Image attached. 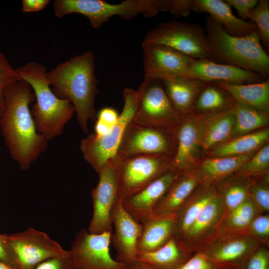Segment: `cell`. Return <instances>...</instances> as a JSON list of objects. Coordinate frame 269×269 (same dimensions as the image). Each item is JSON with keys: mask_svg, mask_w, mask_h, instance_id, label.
Listing matches in <instances>:
<instances>
[{"mask_svg": "<svg viewBox=\"0 0 269 269\" xmlns=\"http://www.w3.org/2000/svg\"><path fill=\"white\" fill-rule=\"evenodd\" d=\"M4 95L1 133L11 158L26 170L46 150L48 140L37 132L32 117L29 105L35 96L29 84L16 81L6 87Z\"/></svg>", "mask_w": 269, "mask_h": 269, "instance_id": "6da1fadb", "label": "cell"}, {"mask_svg": "<svg viewBox=\"0 0 269 269\" xmlns=\"http://www.w3.org/2000/svg\"><path fill=\"white\" fill-rule=\"evenodd\" d=\"M95 58L91 50L76 55L47 71L46 76L54 94L73 104L81 130L88 132V122L96 119V97L98 81L95 73Z\"/></svg>", "mask_w": 269, "mask_h": 269, "instance_id": "7a4b0ae2", "label": "cell"}, {"mask_svg": "<svg viewBox=\"0 0 269 269\" xmlns=\"http://www.w3.org/2000/svg\"><path fill=\"white\" fill-rule=\"evenodd\" d=\"M16 70L34 92L36 102L31 114L37 132L48 141L62 134L65 125L75 113L72 103L54 94L43 65L29 62Z\"/></svg>", "mask_w": 269, "mask_h": 269, "instance_id": "3957f363", "label": "cell"}, {"mask_svg": "<svg viewBox=\"0 0 269 269\" xmlns=\"http://www.w3.org/2000/svg\"><path fill=\"white\" fill-rule=\"evenodd\" d=\"M209 60L258 73L269 74V56L264 50L258 30L243 36L228 34L209 15L205 22Z\"/></svg>", "mask_w": 269, "mask_h": 269, "instance_id": "277c9868", "label": "cell"}, {"mask_svg": "<svg viewBox=\"0 0 269 269\" xmlns=\"http://www.w3.org/2000/svg\"><path fill=\"white\" fill-rule=\"evenodd\" d=\"M53 8L58 18L73 13L82 14L94 28L115 15L130 19L140 13L151 17L159 12L158 0H126L117 4L101 0H55Z\"/></svg>", "mask_w": 269, "mask_h": 269, "instance_id": "5b68a950", "label": "cell"}, {"mask_svg": "<svg viewBox=\"0 0 269 269\" xmlns=\"http://www.w3.org/2000/svg\"><path fill=\"white\" fill-rule=\"evenodd\" d=\"M115 171L120 197L140 190L172 169V158L161 154H141L109 161Z\"/></svg>", "mask_w": 269, "mask_h": 269, "instance_id": "8992f818", "label": "cell"}, {"mask_svg": "<svg viewBox=\"0 0 269 269\" xmlns=\"http://www.w3.org/2000/svg\"><path fill=\"white\" fill-rule=\"evenodd\" d=\"M124 104L116 124L106 134L98 136L89 134L83 138L80 148L85 160L98 173L105 165L116 156L127 125L132 121L137 104L136 90L125 88L123 93Z\"/></svg>", "mask_w": 269, "mask_h": 269, "instance_id": "52a82bcc", "label": "cell"}, {"mask_svg": "<svg viewBox=\"0 0 269 269\" xmlns=\"http://www.w3.org/2000/svg\"><path fill=\"white\" fill-rule=\"evenodd\" d=\"M142 44L162 45L194 59H209L205 31L197 23L175 20L161 22L146 34Z\"/></svg>", "mask_w": 269, "mask_h": 269, "instance_id": "ba28073f", "label": "cell"}, {"mask_svg": "<svg viewBox=\"0 0 269 269\" xmlns=\"http://www.w3.org/2000/svg\"><path fill=\"white\" fill-rule=\"evenodd\" d=\"M260 245L257 240L244 231H216L196 252L212 260L224 269H243Z\"/></svg>", "mask_w": 269, "mask_h": 269, "instance_id": "9c48e42d", "label": "cell"}, {"mask_svg": "<svg viewBox=\"0 0 269 269\" xmlns=\"http://www.w3.org/2000/svg\"><path fill=\"white\" fill-rule=\"evenodd\" d=\"M136 90L137 104L132 122L166 129L176 124L180 115L172 106L161 81L144 78Z\"/></svg>", "mask_w": 269, "mask_h": 269, "instance_id": "30bf717a", "label": "cell"}, {"mask_svg": "<svg viewBox=\"0 0 269 269\" xmlns=\"http://www.w3.org/2000/svg\"><path fill=\"white\" fill-rule=\"evenodd\" d=\"M174 133H170L168 129L141 125L131 121L125 130L115 157L141 154L173 156V138L175 137H172V134Z\"/></svg>", "mask_w": 269, "mask_h": 269, "instance_id": "8fae6325", "label": "cell"}, {"mask_svg": "<svg viewBox=\"0 0 269 269\" xmlns=\"http://www.w3.org/2000/svg\"><path fill=\"white\" fill-rule=\"evenodd\" d=\"M112 232L99 234L82 229L72 244L71 251L74 269H128L114 260L110 253Z\"/></svg>", "mask_w": 269, "mask_h": 269, "instance_id": "7c38bea8", "label": "cell"}, {"mask_svg": "<svg viewBox=\"0 0 269 269\" xmlns=\"http://www.w3.org/2000/svg\"><path fill=\"white\" fill-rule=\"evenodd\" d=\"M19 269H33L42 262L63 254L64 250L46 233L32 228L7 235Z\"/></svg>", "mask_w": 269, "mask_h": 269, "instance_id": "4fadbf2b", "label": "cell"}, {"mask_svg": "<svg viewBox=\"0 0 269 269\" xmlns=\"http://www.w3.org/2000/svg\"><path fill=\"white\" fill-rule=\"evenodd\" d=\"M99 181L92 191L93 212L88 232L94 234L112 232V212L120 197L117 177L108 161L98 173Z\"/></svg>", "mask_w": 269, "mask_h": 269, "instance_id": "5bb4252c", "label": "cell"}, {"mask_svg": "<svg viewBox=\"0 0 269 269\" xmlns=\"http://www.w3.org/2000/svg\"><path fill=\"white\" fill-rule=\"evenodd\" d=\"M144 78L161 81L187 76L194 58L170 47L141 44Z\"/></svg>", "mask_w": 269, "mask_h": 269, "instance_id": "9a60e30c", "label": "cell"}, {"mask_svg": "<svg viewBox=\"0 0 269 269\" xmlns=\"http://www.w3.org/2000/svg\"><path fill=\"white\" fill-rule=\"evenodd\" d=\"M115 232L111 234V243L117 252L116 260L128 268L135 261L142 226L124 208L120 197L112 212Z\"/></svg>", "mask_w": 269, "mask_h": 269, "instance_id": "2e32d148", "label": "cell"}, {"mask_svg": "<svg viewBox=\"0 0 269 269\" xmlns=\"http://www.w3.org/2000/svg\"><path fill=\"white\" fill-rule=\"evenodd\" d=\"M171 169L146 186L122 199L124 208L136 221L141 223L152 214L155 205L178 175Z\"/></svg>", "mask_w": 269, "mask_h": 269, "instance_id": "e0dca14e", "label": "cell"}, {"mask_svg": "<svg viewBox=\"0 0 269 269\" xmlns=\"http://www.w3.org/2000/svg\"><path fill=\"white\" fill-rule=\"evenodd\" d=\"M188 77L206 83L221 81L233 84H246L264 81L266 77L252 71L214 62L208 59H193Z\"/></svg>", "mask_w": 269, "mask_h": 269, "instance_id": "ac0fdd59", "label": "cell"}, {"mask_svg": "<svg viewBox=\"0 0 269 269\" xmlns=\"http://www.w3.org/2000/svg\"><path fill=\"white\" fill-rule=\"evenodd\" d=\"M224 212L223 203L218 193L206 205L180 239L189 250L196 252L215 233Z\"/></svg>", "mask_w": 269, "mask_h": 269, "instance_id": "d6986e66", "label": "cell"}, {"mask_svg": "<svg viewBox=\"0 0 269 269\" xmlns=\"http://www.w3.org/2000/svg\"><path fill=\"white\" fill-rule=\"evenodd\" d=\"M200 185L194 170L178 172L174 181L155 205L152 214L158 216L176 214Z\"/></svg>", "mask_w": 269, "mask_h": 269, "instance_id": "ffe728a7", "label": "cell"}, {"mask_svg": "<svg viewBox=\"0 0 269 269\" xmlns=\"http://www.w3.org/2000/svg\"><path fill=\"white\" fill-rule=\"evenodd\" d=\"M231 7L224 0H193L192 10L208 13L228 34L233 36H243L257 30L253 22L246 21L234 15Z\"/></svg>", "mask_w": 269, "mask_h": 269, "instance_id": "44dd1931", "label": "cell"}, {"mask_svg": "<svg viewBox=\"0 0 269 269\" xmlns=\"http://www.w3.org/2000/svg\"><path fill=\"white\" fill-rule=\"evenodd\" d=\"M179 238L173 235L161 247L152 252H138L135 261L153 269H178L193 255Z\"/></svg>", "mask_w": 269, "mask_h": 269, "instance_id": "7402d4cb", "label": "cell"}, {"mask_svg": "<svg viewBox=\"0 0 269 269\" xmlns=\"http://www.w3.org/2000/svg\"><path fill=\"white\" fill-rule=\"evenodd\" d=\"M175 138L176 147L171 168L177 172L189 170L201 143L199 129L192 121L185 120L175 130Z\"/></svg>", "mask_w": 269, "mask_h": 269, "instance_id": "603a6c76", "label": "cell"}, {"mask_svg": "<svg viewBox=\"0 0 269 269\" xmlns=\"http://www.w3.org/2000/svg\"><path fill=\"white\" fill-rule=\"evenodd\" d=\"M175 110L180 115L188 113L206 83L187 76H178L161 81Z\"/></svg>", "mask_w": 269, "mask_h": 269, "instance_id": "cb8c5ba5", "label": "cell"}, {"mask_svg": "<svg viewBox=\"0 0 269 269\" xmlns=\"http://www.w3.org/2000/svg\"><path fill=\"white\" fill-rule=\"evenodd\" d=\"M218 193L217 184L199 185L176 214L173 235L181 239L206 205Z\"/></svg>", "mask_w": 269, "mask_h": 269, "instance_id": "d4e9b609", "label": "cell"}, {"mask_svg": "<svg viewBox=\"0 0 269 269\" xmlns=\"http://www.w3.org/2000/svg\"><path fill=\"white\" fill-rule=\"evenodd\" d=\"M176 214L158 216L152 214L141 224L138 252H152L163 246L174 235Z\"/></svg>", "mask_w": 269, "mask_h": 269, "instance_id": "484cf974", "label": "cell"}, {"mask_svg": "<svg viewBox=\"0 0 269 269\" xmlns=\"http://www.w3.org/2000/svg\"><path fill=\"white\" fill-rule=\"evenodd\" d=\"M250 154L208 158L194 171L200 184H217L238 172L242 165L251 157Z\"/></svg>", "mask_w": 269, "mask_h": 269, "instance_id": "4316f807", "label": "cell"}, {"mask_svg": "<svg viewBox=\"0 0 269 269\" xmlns=\"http://www.w3.org/2000/svg\"><path fill=\"white\" fill-rule=\"evenodd\" d=\"M214 82L227 91L235 101L251 107L263 113H268L269 79L246 84H233L221 81Z\"/></svg>", "mask_w": 269, "mask_h": 269, "instance_id": "83f0119b", "label": "cell"}, {"mask_svg": "<svg viewBox=\"0 0 269 269\" xmlns=\"http://www.w3.org/2000/svg\"><path fill=\"white\" fill-rule=\"evenodd\" d=\"M235 121L234 107L210 117L200 134L202 146L208 149L227 139L233 134Z\"/></svg>", "mask_w": 269, "mask_h": 269, "instance_id": "f1b7e54d", "label": "cell"}, {"mask_svg": "<svg viewBox=\"0 0 269 269\" xmlns=\"http://www.w3.org/2000/svg\"><path fill=\"white\" fill-rule=\"evenodd\" d=\"M230 176L217 184L225 212L239 205L249 196L250 188L256 179L240 173L234 177Z\"/></svg>", "mask_w": 269, "mask_h": 269, "instance_id": "f546056e", "label": "cell"}, {"mask_svg": "<svg viewBox=\"0 0 269 269\" xmlns=\"http://www.w3.org/2000/svg\"><path fill=\"white\" fill-rule=\"evenodd\" d=\"M259 214L257 208L248 196L239 205L224 213L216 231H243Z\"/></svg>", "mask_w": 269, "mask_h": 269, "instance_id": "4dcf8cb0", "label": "cell"}, {"mask_svg": "<svg viewBox=\"0 0 269 269\" xmlns=\"http://www.w3.org/2000/svg\"><path fill=\"white\" fill-rule=\"evenodd\" d=\"M269 137L268 129L242 135L217 147L213 151V155L214 157H224L250 153L267 141Z\"/></svg>", "mask_w": 269, "mask_h": 269, "instance_id": "1f68e13d", "label": "cell"}, {"mask_svg": "<svg viewBox=\"0 0 269 269\" xmlns=\"http://www.w3.org/2000/svg\"><path fill=\"white\" fill-rule=\"evenodd\" d=\"M231 96L215 82L207 83L198 96L193 106L202 112H222L231 108L230 104H234Z\"/></svg>", "mask_w": 269, "mask_h": 269, "instance_id": "d6a6232c", "label": "cell"}, {"mask_svg": "<svg viewBox=\"0 0 269 269\" xmlns=\"http://www.w3.org/2000/svg\"><path fill=\"white\" fill-rule=\"evenodd\" d=\"M235 125L233 134L242 135L261 128L268 123L267 114L235 101Z\"/></svg>", "mask_w": 269, "mask_h": 269, "instance_id": "836d02e7", "label": "cell"}, {"mask_svg": "<svg viewBox=\"0 0 269 269\" xmlns=\"http://www.w3.org/2000/svg\"><path fill=\"white\" fill-rule=\"evenodd\" d=\"M248 18L255 24L263 45L269 48V0H259L256 6L248 13Z\"/></svg>", "mask_w": 269, "mask_h": 269, "instance_id": "e575fe53", "label": "cell"}, {"mask_svg": "<svg viewBox=\"0 0 269 269\" xmlns=\"http://www.w3.org/2000/svg\"><path fill=\"white\" fill-rule=\"evenodd\" d=\"M269 167V145L268 144L245 162L238 172L255 178L267 175Z\"/></svg>", "mask_w": 269, "mask_h": 269, "instance_id": "d590c367", "label": "cell"}, {"mask_svg": "<svg viewBox=\"0 0 269 269\" xmlns=\"http://www.w3.org/2000/svg\"><path fill=\"white\" fill-rule=\"evenodd\" d=\"M249 196L260 214L269 213V186L267 174L262 179H255L250 188Z\"/></svg>", "mask_w": 269, "mask_h": 269, "instance_id": "8d00e7d4", "label": "cell"}, {"mask_svg": "<svg viewBox=\"0 0 269 269\" xmlns=\"http://www.w3.org/2000/svg\"><path fill=\"white\" fill-rule=\"evenodd\" d=\"M21 78L5 56L0 51V120L5 109V90Z\"/></svg>", "mask_w": 269, "mask_h": 269, "instance_id": "74e56055", "label": "cell"}, {"mask_svg": "<svg viewBox=\"0 0 269 269\" xmlns=\"http://www.w3.org/2000/svg\"><path fill=\"white\" fill-rule=\"evenodd\" d=\"M244 231L257 240L261 245L269 246V214L258 215Z\"/></svg>", "mask_w": 269, "mask_h": 269, "instance_id": "f35d334b", "label": "cell"}, {"mask_svg": "<svg viewBox=\"0 0 269 269\" xmlns=\"http://www.w3.org/2000/svg\"><path fill=\"white\" fill-rule=\"evenodd\" d=\"M119 115L116 110L105 107L99 111L97 115L94 134L98 136L107 134L116 124Z\"/></svg>", "mask_w": 269, "mask_h": 269, "instance_id": "ab89813d", "label": "cell"}, {"mask_svg": "<svg viewBox=\"0 0 269 269\" xmlns=\"http://www.w3.org/2000/svg\"><path fill=\"white\" fill-rule=\"evenodd\" d=\"M193 0H158L159 12L167 11L175 17L187 16L193 10Z\"/></svg>", "mask_w": 269, "mask_h": 269, "instance_id": "60d3db41", "label": "cell"}, {"mask_svg": "<svg viewBox=\"0 0 269 269\" xmlns=\"http://www.w3.org/2000/svg\"><path fill=\"white\" fill-rule=\"evenodd\" d=\"M243 269H269V246L260 245L249 257Z\"/></svg>", "mask_w": 269, "mask_h": 269, "instance_id": "b9f144b4", "label": "cell"}, {"mask_svg": "<svg viewBox=\"0 0 269 269\" xmlns=\"http://www.w3.org/2000/svg\"><path fill=\"white\" fill-rule=\"evenodd\" d=\"M33 269H74L71 251H66L59 256L44 261Z\"/></svg>", "mask_w": 269, "mask_h": 269, "instance_id": "7bdbcfd3", "label": "cell"}, {"mask_svg": "<svg viewBox=\"0 0 269 269\" xmlns=\"http://www.w3.org/2000/svg\"><path fill=\"white\" fill-rule=\"evenodd\" d=\"M178 269H224L221 266L205 256L196 252Z\"/></svg>", "mask_w": 269, "mask_h": 269, "instance_id": "ee69618b", "label": "cell"}, {"mask_svg": "<svg viewBox=\"0 0 269 269\" xmlns=\"http://www.w3.org/2000/svg\"><path fill=\"white\" fill-rule=\"evenodd\" d=\"M0 261L19 269L14 250L6 234H0Z\"/></svg>", "mask_w": 269, "mask_h": 269, "instance_id": "f6af8a7d", "label": "cell"}, {"mask_svg": "<svg viewBox=\"0 0 269 269\" xmlns=\"http://www.w3.org/2000/svg\"><path fill=\"white\" fill-rule=\"evenodd\" d=\"M231 6L237 10L240 18L245 20L248 18L249 12L254 8L259 0H225Z\"/></svg>", "mask_w": 269, "mask_h": 269, "instance_id": "bcb514c9", "label": "cell"}, {"mask_svg": "<svg viewBox=\"0 0 269 269\" xmlns=\"http://www.w3.org/2000/svg\"><path fill=\"white\" fill-rule=\"evenodd\" d=\"M49 0H22L21 11L24 12H37L43 9Z\"/></svg>", "mask_w": 269, "mask_h": 269, "instance_id": "7dc6e473", "label": "cell"}, {"mask_svg": "<svg viewBox=\"0 0 269 269\" xmlns=\"http://www.w3.org/2000/svg\"><path fill=\"white\" fill-rule=\"evenodd\" d=\"M128 269H153L146 265L142 263L135 261L131 266L128 267Z\"/></svg>", "mask_w": 269, "mask_h": 269, "instance_id": "c3c4849f", "label": "cell"}, {"mask_svg": "<svg viewBox=\"0 0 269 269\" xmlns=\"http://www.w3.org/2000/svg\"><path fill=\"white\" fill-rule=\"evenodd\" d=\"M0 269H16L0 261Z\"/></svg>", "mask_w": 269, "mask_h": 269, "instance_id": "681fc988", "label": "cell"}]
</instances>
